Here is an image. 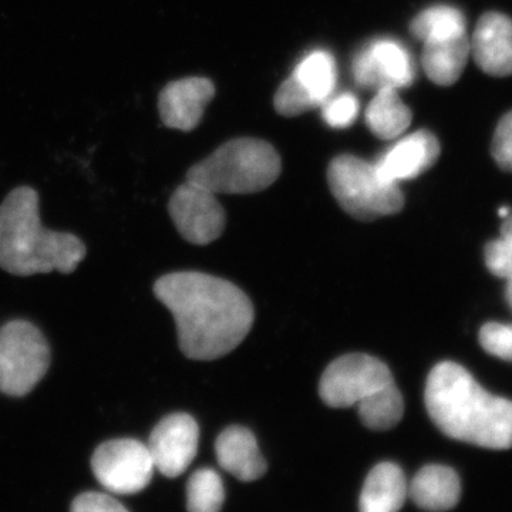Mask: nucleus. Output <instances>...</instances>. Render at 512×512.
<instances>
[{
  "instance_id": "cd10ccee",
  "label": "nucleus",
  "mask_w": 512,
  "mask_h": 512,
  "mask_svg": "<svg viewBox=\"0 0 512 512\" xmlns=\"http://www.w3.org/2000/svg\"><path fill=\"white\" fill-rule=\"evenodd\" d=\"M491 154L503 170L512 171V111L495 128Z\"/></svg>"
},
{
  "instance_id": "f03ea898",
  "label": "nucleus",
  "mask_w": 512,
  "mask_h": 512,
  "mask_svg": "<svg viewBox=\"0 0 512 512\" xmlns=\"http://www.w3.org/2000/svg\"><path fill=\"white\" fill-rule=\"evenodd\" d=\"M427 412L441 433L474 446L512 447V402L488 393L463 366L439 363L424 392Z\"/></svg>"
},
{
  "instance_id": "7c9ffc66",
  "label": "nucleus",
  "mask_w": 512,
  "mask_h": 512,
  "mask_svg": "<svg viewBox=\"0 0 512 512\" xmlns=\"http://www.w3.org/2000/svg\"><path fill=\"white\" fill-rule=\"evenodd\" d=\"M498 214H500V217L504 220V218H507L508 215L511 214V210L508 207H501L500 211H498Z\"/></svg>"
},
{
  "instance_id": "ddd939ff",
  "label": "nucleus",
  "mask_w": 512,
  "mask_h": 512,
  "mask_svg": "<svg viewBox=\"0 0 512 512\" xmlns=\"http://www.w3.org/2000/svg\"><path fill=\"white\" fill-rule=\"evenodd\" d=\"M214 96V84L204 77L175 80L164 87L158 99L161 120L175 130H194Z\"/></svg>"
},
{
  "instance_id": "9b49d317",
  "label": "nucleus",
  "mask_w": 512,
  "mask_h": 512,
  "mask_svg": "<svg viewBox=\"0 0 512 512\" xmlns=\"http://www.w3.org/2000/svg\"><path fill=\"white\" fill-rule=\"evenodd\" d=\"M198 440L200 427L190 414L164 417L154 427L147 444L154 467L165 477H180L197 456Z\"/></svg>"
},
{
  "instance_id": "b1692460",
  "label": "nucleus",
  "mask_w": 512,
  "mask_h": 512,
  "mask_svg": "<svg viewBox=\"0 0 512 512\" xmlns=\"http://www.w3.org/2000/svg\"><path fill=\"white\" fill-rule=\"evenodd\" d=\"M484 255L491 274L512 281V212L504 218L501 237L488 242Z\"/></svg>"
},
{
  "instance_id": "9d476101",
  "label": "nucleus",
  "mask_w": 512,
  "mask_h": 512,
  "mask_svg": "<svg viewBox=\"0 0 512 512\" xmlns=\"http://www.w3.org/2000/svg\"><path fill=\"white\" fill-rule=\"evenodd\" d=\"M168 210L181 237L195 245L220 238L227 222L217 194L188 181L174 191Z\"/></svg>"
},
{
  "instance_id": "39448f33",
  "label": "nucleus",
  "mask_w": 512,
  "mask_h": 512,
  "mask_svg": "<svg viewBox=\"0 0 512 512\" xmlns=\"http://www.w3.org/2000/svg\"><path fill=\"white\" fill-rule=\"evenodd\" d=\"M328 181L340 207L356 220L373 221L403 210L399 185L383 180L375 163L343 154L330 163Z\"/></svg>"
},
{
  "instance_id": "aec40b11",
  "label": "nucleus",
  "mask_w": 512,
  "mask_h": 512,
  "mask_svg": "<svg viewBox=\"0 0 512 512\" xmlns=\"http://www.w3.org/2000/svg\"><path fill=\"white\" fill-rule=\"evenodd\" d=\"M292 77L311 96L316 106L320 107L335 93L338 83L335 57L326 50H313L298 63Z\"/></svg>"
},
{
  "instance_id": "7ed1b4c3",
  "label": "nucleus",
  "mask_w": 512,
  "mask_h": 512,
  "mask_svg": "<svg viewBox=\"0 0 512 512\" xmlns=\"http://www.w3.org/2000/svg\"><path fill=\"white\" fill-rule=\"evenodd\" d=\"M87 254L82 239L43 227L39 195L30 187L10 192L0 205V268L12 275L72 274Z\"/></svg>"
},
{
  "instance_id": "2eb2a0df",
  "label": "nucleus",
  "mask_w": 512,
  "mask_h": 512,
  "mask_svg": "<svg viewBox=\"0 0 512 512\" xmlns=\"http://www.w3.org/2000/svg\"><path fill=\"white\" fill-rule=\"evenodd\" d=\"M220 466L241 481H255L266 473V463L254 434L241 426H231L215 443Z\"/></svg>"
},
{
  "instance_id": "6e6552de",
  "label": "nucleus",
  "mask_w": 512,
  "mask_h": 512,
  "mask_svg": "<svg viewBox=\"0 0 512 512\" xmlns=\"http://www.w3.org/2000/svg\"><path fill=\"white\" fill-rule=\"evenodd\" d=\"M92 470L109 493L133 495L146 490L156 467L147 444L134 439H117L96 448Z\"/></svg>"
},
{
  "instance_id": "4468645a",
  "label": "nucleus",
  "mask_w": 512,
  "mask_h": 512,
  "mask_svg": "<svg viewBox=\"0 0 512 512\" xmlns=\"http://www.w3.org/2000/svg\"><path fill=\"white\" fill-rule=\"evenodd\" d=\"M471 56L484 73L512 74V19L503 13H485L470 40Z\"/></svg>"
},
{
  "instance_id": "dca6fc26",
  "label": "nucleus",
  "mask_w": 512,
  "mask_h": 512,
  "mask_svg": "<svg viewBox=\"0 0 512 512\" xmlns=\"http://www.w3.org/2000/svg\"><path fill=\"white\" fill-rule=\"evenodd\" d=\"M409 497L424 511L444 512L456 507L461 483L450 467L431 464L421 468L409 484Z\"/></svg>"
},
{
  "instance_id": "f257e3e1",
  "label": "nucleus",
  "mask_w": 512,
  "mask_h": 512,
  "mask_svg": "<svg viewBox=\"0 0 512 512\" xmlns=\"http://www.w3.org/2000/svg\"><path fill=\"white\" fill-rule=\"evenodd\" d=\"M154 293L173 313L178 343L188 359L228 355L254 325V306L248 296L225 279L201 272H174L158 279Z\"/></svg>"
},
{
  "instance_id": "4be33fe9",
  "label": "nucleus",
  "mask_w": 512,
  "mask_h": 512,
  "mask_svg": "<svg viewBox=\"0 0 512 512\" xmlns=\"http://www.w3.org/2000/svg\"><path fill=\"white\" fill-rule=\"evenodd\" d=\"M225 501L224 484L211 468L195 471L187 484L188 512H221Z\"/></svg>"
},
{
  "instance_id": "1a4fd4ad",
  "label": "nucleus",
  "mask_w": 512,
  "mask_h": 512,
  "mask_svg": "<svg viewBox=\"0 0 512 512\" xmlns=\"http://www.w3.org/2000/svg\"><path fill=\"white\" fill-rule=\"evenodd\" d=\"M356 83L365 89H404L416 79L412 55L397 40L382 37L362 47L353 59Z\"/></svg>"
},
{
  "instance_id": "f3484780",
  "label": "nucleus",
  "mask_w": 512,
  "mask_h": 512,
  "mask_svg": "<svg viewBox=\"0 0 512 512\" xmlns=\"http://www.w3.org/2000/svg\"><path fill=\"white\" fill-rule=\"evenodd\" d=\"M409 497V483L402 468L393 463L377 464L363 485L360 512H399Z\"/></svg>"
},
{
  "instance_id": "6ab92c4d",
  "label": "nucleus",
  "mask_w": 512,
  "mask_h": 512,
  "mask_svg": "<svg viewBox=\"0 0 512 512\" xmlns=\"http://www.w3.org/2000/svg\"><path fill=\"white\" fill-rule=\"evenodd\" d=\"M412 119V111L400 99L396 89L377 90L366 109L367 127L382 140L402 137Z\"/></svg>"
},
{
  "instance_id": "f8f14e48",
  "label": "nucleus",
  "mask_w": 512,
  "mask_h": 512,
  "mask_svg": "<svg viewBox=\"0 0 512 512\" xmlns=\"http://www.w3.org/2000/svg\"><path fill=\"white\" fill-rule=\"evenodd\" d=\"M440 143L430 131L419 130L400 138L376 161L377 173L383 180L399 185L413 180L436 164L440 157Z\"/></svg>"
},
{
  "instance_id": "393cba45",
  "label": "nucleus",
  "mask_w": 512,
  "mask_h": 512,
  "mask_svg": "<svg viewBox=\"0 0 512 512\" xmlns=\"http://www.w3.org/2000/svg\"><path fill=\"white\" fill-rule=\"evenodd\" d=\"M275 109L281 116L296 117L316 109L315 101L293 77H288L275 94Z\"/></svg>"
},
{
  "instance_id": "a878e982",
  "label": "nucleus",
  "mask_w": 512,
  "mask_h": 512,
  "mask_svg": "<svg viewBox=\"0 0 512 512\" xmlns=\"http://www.w3.org/2000/svg\"><path fill=\"white\" fill-rule=\"evenodd\" d=\"M323 120L333 128H346L352 126L359 116L360 103L353 93L332 94L325 103L320 106Z\"/></svg>"
},
{
  "instance_id": "bb28decb",
  "label": "nucleus",
  "mask_w": 512,
  "mask_h": 512,
  "mask_svg": "<svg viewBox=\"0 0 512 512\" xmlns=\"http://www.w3.org/2000/svg\"><path fill=\"white\" fill-rule=\"evenodd\" d=\"M480 343L490 355L512 362V325L487 323L480 330Z\"/></svg>"
},
{
  "instance_id": "20e7f679",
  "label": "nucleus",
  "mask_w": 512,
  "mask_h": 512,
  "mask_svg": "<svg viewBox=\"0 0 512 512\" xmlns=\"http://www.w3.org/2000/svg\"><path fill=\"white\" fill-rule=\"evenodd\" d=\"M281 170V157L271 144L237 138L191 167L187 181L214 194H252L271 187Z\"/></svg>"
},
{
  "instance_id": "a211bd4d",
  "label": "nucleus",
  "mask_w": 512,
  "mask_h": 512,
  "mask_svg": "<svg viewBox=\"0 0 512 512\" xmlns=\"http://www.w3.org/2000/svg\"><path fill=\"white\" fill-rule=\"evenodd\" d=\"M470 55V39L463 35L424 43L421 64L431 82L439 86H451L460 79Z\"/></svg>"
},
{
  "instance_id": "0eeeda50",
  "label": "nucleus",
  "mask_w": 512,
  "mask_h": 512,
  "mask_svg": "<svg viewBox=\"0 0 512 512\" xmlns=\"http://www.w3.org/2000/svg\"><path fill=\"white\" fill-rule=\"evenodd\" d=\"M396 386L392 372L377 357L352 353L330 363L319 384L323 402L333 409L362 406Z\"/></svg>"
},
{
  "instance_id": "c85d7f7f",
  "label": "nucleus",
  "mask_w": 512,
  "mask_h": 512,
  "mask_svg": "<svg viewBox=\"0 0 512 512\" xmlns=\"http://www.w3.org/2000/svg\"><path fill=\"white\" fill-rule=\"evenodd\" d=\"M70 512H128L123 504L109 494L83 493L74 498Z\"/></svg>"
},
{
  "instance_id": "412c9836",
  "label": "nucleus",
  "mask_w": 512,
  "mask_h": 512,
  "mask_svg": "<svg viewBox=\"0 0 512 512\" xmlns=\"http://www.w3.org/2000/svg\"><path fill=\"white\" fill-rule=\"evenodd\" d=\"M410 30L423 43L439 42L467 35V20L454 6L434 5L421 10L410 23Z\"/></svg>"
},
{
  "instance_id": "c756f323",
  "label": "nucleus",
  "mask_w": 512,
  "mask_h": 512,
  "mask_svg": "<svg viewBox=\"0 0 512 512\" xmlns=\"http://www.w3.org/2000/svg\"><path fill=\"white\" fill-rule=\"evenodd\" d=\"M505 295H507V301L508 303H510V306L512 308V281L508 282L507 291H505Z\"/></svg>"
},
{
  "instance_id": "423d86ee",
  "label": "nucleus",
  "mask_w": 512,
  "mask_h": 512,
  "mask_svg": "<svg viewBox=\"0 0 512 512\" xmlns=\"http://www.w3.org/2000/svg\"><path fill=\"white\" fill-rule=\"evenodd\" d=\"M49 343L33 323L12 320L0 328V392L26 396L50 367Z\"/></svg>"
},
{
  "instance_id": "5701e85b",
  "label": "nucleus",
  "mask_w": 512,
  "mask_h": 512,
  "mask_svg": "<svg viewBox=\"0 0 512 512\" xmlns=\"http://www.w3.org/2000/svg\"><path fill=\"white\" fill-rule=\"evenodd\" d=\"M403 414V397L397 386L390 387L376 399L359 406L360 420L370 430L393 429L403 419Z\"/></svg>"
}]
</instances>
